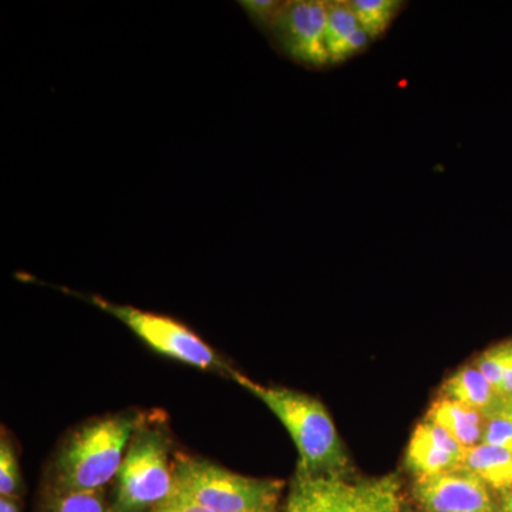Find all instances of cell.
<instances>
[{
	"label": "cell",
	"instance_id": "1",
	"mask_svg": "<svg viewBox=\"0 0 512 512\" xmlns=\"http://www.w3.org/2000/svg\"><path fill=\"white\" fill-rule=\"evenodd\" d=\"M231 376L265 403L291 434L299 454L298 473L345 476L348 454L332 417L319 400L286 387L262 386L235 370Z\"/></svg>",
	"mask_w": 512,
	"mask_h": 512
},
{
	"label": "cell",
	"instance_id": "2",
	"mask_svg": "<svg viewBox=\"0 0 512 512\" xmlns=\"http://www.w3.org/2000/svg\"><path fill=\"white\" fill-rule=\"evenodd\" d=\"M140 420L117 414L86 424L64 444L57 457V494L101 491L117 477Z\"/></svg>",
	"mask_w": 512,
	"mask_h": 512
},
{
	"label": "cell",
	"instance_id": "3",
	"mask_svg": "<svg viewBox=\"0 0 512 512\" xmlns=\"http://www.w3.org/2000/svg\"><path fill=\"white\" fill-rule=\"evenodd\" d=\"M276 480L252 478L201 458L180 456L174 464V494L183 495L211 512H254L276 503Z\"/></svg>",
	"mask_w": 512,
	"mask_h": 512
},
{
	"label": "cell",
	"instance_id": "4",
	"mask_svg": "<svg viewBox=\"0 0 512 512\" xmlns=\"http://www.w3.org/2000/svg\"><path fill=\"white\" fill-rule=\"evenodd\" d=\"M161 431L138 427L128 444L110 512H141L167 500L174 490V467Z\"/></svg>",
	"mask_w": 512,
	"mask_h": 512
},
{
	"label": "cell",
	"instance_id": "5",
	"mask_svg": "<svg viewBox=\"0 0 512 512\" xmlns=\"http://www.w3.org/2000/svg\"><path fill=\"white\" fill-rule=\"evenodd\" d=\"M72 295L79 296L83 301L92 303L96 308L120 320L134 335L161 355L198 369L217 370L228 375L234 372L211 346L178 320L134 306L119 305L97 295H79L77 292H72Z\"/></svg>",
	"mask_w": 512,
	"mask_h": 512
},
{
	"label": "cell",
	"instance_id": "6",
	"mask_svg": "<svg viewBox=\"0 0 512 512\" xmlns=\"http://www.w3.org/2000/svg\"><path fill=\"white\" fill-rule=\"evenodd\" d=\"M328 0L284 2L266 32L282 55L309 69L329 66L325 47Z\"/></svg>",
	"mask_w": 512,
	"mask_h": 512
},
{
	"label": "cell",
	"instance_id": "7",
	"mask_svg": "<svg viewBox=\"0 0 512 512\" xmlns=\"http://www.w3.org/2000/svg\"><path fill=\"white\" fill-rule=\"evenodd\" d=\"M413 494L427 512H494L488 485L464 464L417 477Z\"/></svg>",
	"mask_w": 512,
	"mask_h": 512
},
{
	"label": "cell",
	"instance_id": "8",
	"mask_svg": "<svg viewBox=\"0 0 512 512\" xmlns=\"http://www.w3.org/2000/svg\"><path fill=\"white\" fill-rule=\"evenodd\" d=\"M466 448L439 424H417L406 451V466L416 477L433 476L463 464Z\"/></svg>",
	"mask_w": 512,
	"mask_h": 512
},
{
	"label": "cell",
	"instance_id": "9",
	"mask_svg": "<svg viewBox=\"0 0 512 512\" xmlns=\"http://www.w3.org/2000/svg\"><path fill=\"white\" fill-rule=\"evenodd\" d=\"M359 481L345 476L296 474L285 512H353Z\"/></svg>",
	"mask_w": 512,
	"mask_h": 512
},
{
	"label": "cell",
	"instance_id": "10",
	"mask_svg": "<svg viewBox=\"0 0 512 512\" xmlns=\"http://www.w3.org/2000/svg\"><path fill=\"white\" fill-rule=\"evenodd\" d=\"M372 37L360 26L349 0H328L325 47L329 66L345 63L372 45Z\"/></svg>",
	"mask_w": 512,
	"mask_h": 512
},
{
	"label": "cell",
	"instance_id": "11",
	"mask_svg": "<svg viewBox=\"0 0 512 512\" xmlns=\"http://www.w3.org/2000/svg\"><path fill=\"white\" fill-rule=\"evenodd\" d=\"M441 396L473 407L483 413L485 419L500 413L505 403L503 394L494 389L493 384L474 365L460 367L448 377L441 389Z\"/></svg>",
	"mask_w": 512,
	"mask_h": 512
},
{
	"label": "cell",
	"instance_id": "12",
	"mask_svg": "<svg viewBox=\"0 0 512 512\" xmlns=\"http://www.w3.org/2000/svg\"><path fill=\"white\" fill-rule=\"evenodd\" d=\"M439 424L466 450L483 443L485 416L467 404L441 396L431 404L426 419Z\"/></svg>",
	"mask_w": 512,
	"mask_h": 512
},
{
	"label": "cell",
	"instance_id": "13",
	"mask_svg": "<svg viewBox=\"0 0 512 512\" xmlns=\"http://www.w3.org/2000/svg\"><path fill=\"white\" fill-rule=\"evenodd\" d=\"M463 464L495 490L503 493L512 491V453L510 451L481 443L476 447L468 448L464 454Z\"/></svg>",
	"mask_w": 512,
	"mask_h": 512
},
{
	"label": "cell",
	"instance_id": "14",
	"mask_svg": "<svg viewBox=\"0 0 512 512\" xmlns=\"http://www.w3.org/2000/svg\"><path fill=\"white\" fill-rule=\"evenodd\" d=\"M353 512H400V483L397 477L359 481Z\"/></svg>",
	"mask_w": 512,
	"mask_h": 512
},
{
	"label": "cell",
	"instance_id": "15",
	"mask_svg": "<svg viewBox=\"0 0 512 512\" xmlns=\"http://www.w3.org/2000/svg\"><path fill=\"white\" fill-rule=\"evenodd\" d=\"M360 26L373 42L389 30L399 13L406 8L402 0H349Z\"/></svg>",
	"mask_w": 512,
	"mask_h": 512
},
{
	"label": "cell",
	"instance_id": "16",
	"mask_svg": "<svg viewBox=\"0 0 512 512\" xmlns=\"http://www.w3.org/2000/svg\"><path fill=\"white\" fill-rule=\"evenodd\" d=\"M50 512H109L104 505L103 491L57 494Z\"/></svg>",
	"mask_w": 512,
	"mask_h": 512
},
{
	"label": "cell",
	"instance_id": "17",
	"mask_svg": "<svg viewBox=\"0 0 512 512\" xmlns=\"http://www.w3.org/2000/svg\"><path fill=\"white\" fill-rule=\"evenodd\" d=\"M20 488L19 461L6 437L0 441V497H16Z\"/></svg>",
	"mask_w": 512,
	"mask_h": 512
},
{
	"label": "cell",
	"instance_id": "18",
	"mask_svg": "<svg viewBox=\"0 0 512 512\" xmlns=\"http://www.w3.org/2000/svg\"><path fill=\"white\" fill-rule=\"evenodd\" d=\"M504 357L505 343H501V345L485 350L473 363L498 392H500L501 382H503Z\"/></svg>",
	"mask_w": 512,
	"mask_h": 512
},
{
	"label": "cell",
	"instance_id": "19",
	"mask_svg": "<svg viewBox=\"0 0 512 512\" xmlns=\"http://www.w3.org/2000/svg\"><path fill=\"white\" fill-rule=\"evenodd\" d=\"M483 443L504 448L512 453V423L503 414L485 419Z\"/></svg>",
	"mask_w": 512,
	"mask_h": 512
},
{
	"label": "cell",
	"instance_id": "20",
	"mask_svg": "<svg viewBox=\"0 0 512 512\" xmlns=\"http://www.w3.org/2000/svg\"><path fill=\"white\" fill-rule=\"evenodd\" d=\"M241 5L252 22L258 28L266 30L274 22L284 2H279V0H247V2H241Z\"/></svg>",
	"mask_w": 512,
	"mask_h": 512
},
{
	"label": "cell",
	"instance_id": "21",
	"mask_svg": "<svg viewBox=\"0 0 512 512\" xmlns=\"http://www.w3.org/2000/svg\"><path fill=\"white\" fill-rule=\"evenodd\" d=\"M153 512H211L183 495L171 494L167 500L154 508Z\"/></svg>",
	"mask_w": 512,
	"mask_h": 512
},
{
	"label": "cell",
	"instance_id": "22",
	"mask_svg": "<svg viewBox=\"0 0 512 512\" xmlns=\"http://www.w3.org/2000/svg\"><path fill=\"white\" fill-rule=\"evenodd\" d=\"M500 393L505 399H512V342L505 343L504 372Z\"/></svg>",
	"mask_w": 512,
	"mask_h": 512
},
{
	"label": "cell",
	"instance_id": "23",
	"mask_svg": "<svg viewBox=\"0 0 512 512\" xmlns=\"http://www.w3.org/2000/svg\"><path fill=\"white\" fill-rule=\"evenodd\" d=\"M0 512H19L15 497H0Z\"/></svg>",
	"mask_w": 512,
	"mask_h": 512
},
{
	"label": "cell",
	"instance_id": "24",
	"mask_svg": "<svg viewBox=\"0 0 512 512\" xmlns=\"http://www.w3.org/2000/svg\"><path fill=\"white\" fill-rule=\"evenodd\" d=\"M276 510V503L266 504L264 507L259 508V510H256L254 512H275Z\"/></svg>",
	"mask_w": 512,
	"mask_h": 512
}]
</instances>
